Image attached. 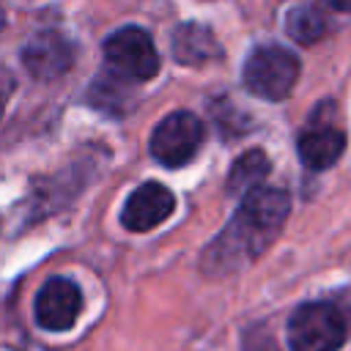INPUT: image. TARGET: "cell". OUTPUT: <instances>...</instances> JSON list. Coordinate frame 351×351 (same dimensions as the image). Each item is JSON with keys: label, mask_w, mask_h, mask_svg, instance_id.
Returning a JSON list of instances; mask_svg holds the SVG:
<instances>
[{"label": "cell", "mask_w": 351, "mask_h": 351, "mask_svg": "<svg viewBox=\"0 0 351 351\" xmlns=\"http://www.w3.org/2000/svg\"><path fill=\"white\" fill-rule=\"evenodd\" d=\"M241 77H244V85L250 93L263 96L269 101H280L296 85L299 60L285 47L266 44V47H258L250 52Z\"/></svg>", "instance_id": "cell-1"}, {"label": "cell", "mask_w": 351, "mask_h": 351, "mask_svg": "<svg viewBox=\"0 0 351 351\" xmlns=\"http://www.w3.org/2000/svg\"><path fill=\"white\" fill-rule=\"evenodd\" d=\"M346 340V321L335 304H302L288 321L291 351H337Z\"/></svg>", "instance_id": "cell-2"}, {"label": "cell", "mask_w": 351, "mask_h": 351, "mask_svg": "<svg viewBox=\"0 0 351 351\" xmlns=\"http://www.w3.org/2000/svg\"><path fill=\"white\" fill-rule=\"evenodd\" d=\"M104 60L110 71L129 82H145L159 71V55L143 27H118L104 41Z\"/></svg>", "instance_id": "cell-3"}, {"label": "cell", "mask_w": 351, "mask_h": 351, "mask_svg": "<svg viewBox=\"0 0 351 351\" xmlns=\"http://www.w3.org/2000/svg\"><path fill=\"white\" fill-rule=\"evenodd\" d=\"M200 143L203 123L186 110L170 112L159 121V126L151 134V156L165 167H181L197 154Z\"/></svg>", "instance_id": "cell-4"}, {"label": "cell", "mask_w": 351, "mask_h": 351, "mask_svg": "<svg viewBox=\"0 0 351 351\" xmlns=\"http://www.w3.org/2000/svg\"><path fill=\"white\" fill-rule=\"evenodd\" d=\"M288 217V195L274 186H252L241 197V208L236 222H241L261 244H266V233L271 236Z\"/></svg>", "instance_id": "cell-5"}, {"label": "cell", "mask_w": 351, "mask_h": 351, "mask_svg": "<svg viewBox=\"0 0 351 351\" xmlns=\"http://www.w3.org/2000/svg\"><path fill=\"white\" fill-rule=\"evenodd\" d=\"M82 310V293L71 280L52 277L36 296V321L49 332H63L74 326Z\"/></svg>", "instance_id": "cell-6"}, {"label": "cell", "mask_w": 351, "mask_h": 351, "mask_svg": "<svg viewBox=\"0 0 351 351\" xmlns=\"http://www.w3.org/2000/svg\"><path fill=\"white\" fill-rule=\"evenodd\" d=\"M173 208H176L173 192L167 186L156 184V181H145L123 203L121 222H123L126 230L143 233V230H151V228L162 225L173 214Z\"/></svg>", "instance_id": "cell-7"}, {"label": "cell", "mask_w": 351, "mask_h": 351, "mask_svg": "<svg viewBox=\"0 0 351 351\" xmlns=\"http://www.w3.org/2000/svg\"><path fill=\"white\" fill-rule=\"evenodd\" d=\"M22 60H25V69L36 80H58L63 71L71 69V63H74V47L60 33L44 30V33H36L25 44Z\"/></svg>", "instance_id": "cell-8"}, {"label": "cell", "mask_w": 351, "mask_h": 351, "mask_svg": "<svg viewBox=\"0 0 351 351\" xmlns=\"http://www.w3.org/2000/svg\"><path fill=\"white\" fill-rule=\"evenodd\" d=\"M173 58L184 66H203L219 58V44L206 25L186 22L173 30Z\"/></svg>", "instance_id": "cell-9"}, {"label": "cell", "mask_w": 351, "mask_h": 351, "mask_svg": "<svg viewBox=\"0 0 351 351\" xmlns=\"http://www.w3.org/2000/svg\"><path fill=\"white\" fill-rule=\"evenodd\" d=\"M346 151V134L329 126L310 129L299 137V156L310 170H326L332 167Z\"/></svg>", "instance_id": "cell-10"}, {"label": "cell", "mask_w": 351, "mask_h": 351, "mask_svg": "<svg viewBox=\"0 0 351 351\" xmlns=\"http://www.w3.org/2000/svg\"><path fill=\"white\" fill-rule=\"evenodd\" d=\"M269 173V159L263 151L252 148L247 154H241L236 159V165L230 167V176H228V189L230 192H239V189H252L263 181V176Z\"/></svg>", "instance_id": "cell-11"}, {"label": "cell", "mask_w": 351, "mask_h": 351, "mask_svg": "<svg viewBox=\"0 0 351 351\" xmlns=\"http://www.w3.org/2000/svg\"><path fill=\"white\" fill-rule=\"evenodd\" d=\"M285 30L299 44H315L326 36V19L321 16V11H315L310 5H296L285 16Z\"/></svg>", "instance_id": "cell-12"}, {"label": "cell", "mask_w": 351, "mask_h": 351, "mask_svg": "<svg viewBox=\"0 0 351 351\" xmlns=\"http://www.w3.org/2000/svg\"><path fill=\"white\" fill-rule=\"evenodd\" d=\"M324 3L335 11H351V0H324Z\"/></svg>", "instance_id": "cell-13"}]
</instances>
